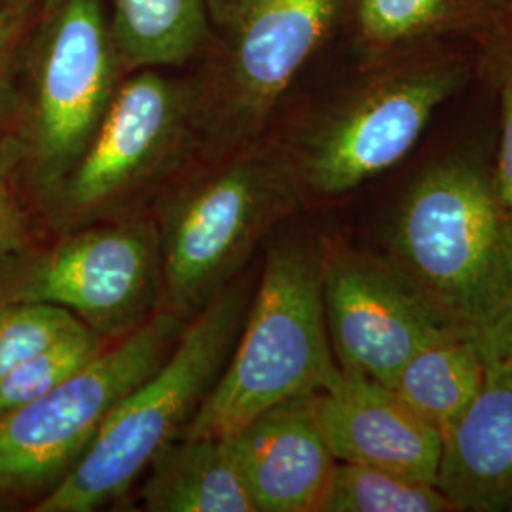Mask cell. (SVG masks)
Instances as JSON below:
<instances>
[{
    "label": "cell",
    "instance_id": "obj_1",
    "mask_svg": "<svg viewBox=\"0 0 512 512\" xmlns=\"http://www.w3.org/2000/svg\"><path fill=\"white\" fill-rule=\"evenodd\" d=\"M385 258L488 368L512 340V213L471 158L427 167L397 205Z\"/></svg>",
    "mask_w": 512,
    "mask_h": 512
},
{
    "label": "cell",
    "instance_id": "obj_2",
    "mask_svg": "<svg viewBox=\"0 0 512 512\" xmlns=\"http://www.w3.org/2000/svg\"><path fill=\"white\" fill-rule=\"evenodd\" d=\"M325 241L287 232L264 258L238 340L181 437H232L275 404L329 387L340 365L323 306Z\"/></svg>",
    "mask_w": 512,
    "mask_h": 512
},
{
    "label": "cell",
    "instance_id": "obj_3",
    "mask_svg": "<svg viewBox=\"0 0 512 512\" xmlns=\"http://www.w3.org/2000/svg\"><path fill=\"white\" fill-rule=\"evenodd\" d=\"M232 279L190 323L145 382L114 408L82 458L38 501L37 512H88L124 494L167 444L183 435L226 365L249 308Z\"/></svg>",
    "mask_w": 512,
    "mask_h": 512
},
{
    "label": "cell",
    "instance_id": "obj_4",
    "mask_svg": "<svg viewBox=\"0 0 512 512\" xmlns=\"http://www.w3.org/2000/svg\"><path fill=\"white\" fill-rule=\"evenodd\" d=\"M285 156L253 154L184 184L156 222L164 308L190 321L230 283L256 245L300 209Z\"/></svg>",
    "mask_w": 512,
    "mask_h": 512
},
{
    "label": "cell",
    "instance_id": "obj_5",
    "mask_svg": "<svg viewBox=\"0 0 512 512\" xmlns=\"http://www.w3.org/2000/svg\"><path fill=\"white\" fill-rule=\"evenodd\" d=\"M469 78L456 54H403L366 78L294 137L285 158L302 192L338 198L399 164Z\"/></svg>",
    "mask_w": 512,
    "mask_h": 512
},
{
    "label": "cell",
    "instance_id": "obj_6",
    "mask_svg": "<svg viewBox=\"0 0 512 512\" xmlns=\"http://www.w3.org/2000/svg\"><path fill=\"white\" fill-rule=\"evenodd\" d=\"M184 327L186 319L162 308L50 393L0 414V492L67 475L114 408L164 363Z\"/></svg>",
    "mask_w": 512,
    "mask_h": 512
},
{
    "label": "cell",
    "instance_id": "obj_7",
    "mask_svg": "<svg viewBox=\"0 0 512 512\" xmlns=\"http://www.w3.org/2000/svg\"><path fill=\"white\" fill-rule=\"evenodd\" d=\"M82 228L37 260L14 300L71 311L99 338H122L164 306L156 222H105Z\"/></svg>",
    "mask_w": 512,
    "mask_h": 512
},
{
    "label": "cell",
    "instance_id": "obj_8",
    "mask_svg": "<svg viewBox=\"0 0 512 512\" xmlns=\"http://www.w3.org/2000/svg\"><path fill=\"white\" fill-rule=\"evenodd\" d=\"M323 306L336 363L387 387L420 349L459 336L385 256L327 241Z\"/></svg>",
    "mask_w": 512,
    "mask_h": 512
},
{
    "label": "cell",
    "instance_id": "obj_9",
    "mask_svg": "<svg viewBox=\"0 0 512 512\" xmlns=\"http://www.w3.org/2000/svg\"><path fill=\"white\" fill-rule=\"evenodd\" d=\"M184 95L145 71L112 93L92 141L57 184L59 217L86 226L109 215L164 164L183 128Z\"/></svg>",
    "mask_w": 512,
    "mask_h": 512
},
{
    "label": "cell",
    "instance_id": "obj_10",
    "mask_svg": "<svg viewBox=\"0 0 512 512\" xmlns=\"http://www.w3.org/2000/svg\"><path fill=\"white\" fill-rule=\"evenodd\" d=\"M114 59L101 0H63L38 61L35 148L48 183L71 171L112 99Z\"/></svg>",
    "mask_w": 512,
    "mask_h": 512
},
{
    "label": "cell",
    "instance_id": "obj_11",
    "mask_svg": "<svg viewBox=\"0 0 512 512\" xmlns=\"http://www.w3.org/2000/svg\"><path fill=\"white\" fill-rule=\"evenodd\" d=\"M342 0H228V65L217 116L234 137L264 124L323 38Z\"/></svg>",
    "mask_w": 512,
    "mask_h": 512
},
{
    "label": "cell",
    "instance_id": "obj_12",
    "mask_svg": "<svg viewBox=\"0 0 512 512\" xmlns=\"http://www.w3.org/2000/svg\"><path fill=\"white\" fill-rule=\"evenodd\" d=\"M313 410L338 461L374 465L437 486L442 435L393 387L340 368L329 387L313 393Z\"/></svg>",
    "mask_w": 512,
    "mask_h": 512
},
{
    "label": "cell",
    "instance_id": "obj_13",
    "mask_svg": "<svg viewBox=\"0 0 512 512\" xmlns=\"http://www.w3.org/2000/svg\"><path fill=\"white\" fill-rule=\"evenodd\" d=\"M256 512H323L338 459L313 393L275 404L228 437Z\"/></svg>",
    "mask_w": 512,
    "mask_h": 512
},
{
    "label": "cell",
    "instance_id": "obj_14",
    "mask_svg": "<svg viewBox=\"0 0 512 512\" xmlns=\"http://www.w3.org/2000/svg\"><path fill=\"white\" fill-rule=\"evenodd\" d=\"M437 488L454 511H507L512 503V376L488 370L475 403L442 439Z\"/></svg>",
    "mask_w": 512,
    "mask_h": 512
},
{
    "label": "cell",
    "instance_id": "obj_15",
    "mask_svg": "<svg viewBox=\"0 0 512 512\" xmlns=\"http://www.w3.org/2000/svg\"><path fill=\"white\" fill-rule=\"evenodd\" d=\"M150 512H256L228 437H179L148 465Z\"/></svg>",
    "mask_w": 512,
    "mask_h": 512
},
{
    "label": "cell",
    "instance_id": "obj_16",
    "mask_svg": "<svg viewBox=\"0 0 512 512\" xmlns=\"http://www.w3.org/2000/svg\"><path fill=\"white\" fill-rule=\"evenodd\" d=\"M486 374L488 365L475 342L450 336L410 357L393 389L444 439L475 403Z\"/></svg>",
    "mask_w": 512,
    "mask_h": 512
},
{
    "label": "cell",
    "instance_id": "obj_17",
    "mask_svg": "<svg viewBox=\"0 0 512 512\" xmlns=\"http://www.w3.org/2000/svg\"><path fill=\"white\" fill-rule=\"evenodd\" d=\"M203 31L205 0H114V37L131 67L183 63Z\"/></svg>",
    "mask_w": 512,
    "mask_h": 512
},
{
    "label": "cell",
    "instance_id": "obj_18",
    "mask_svg": "<svg viewBox=\"0 0 512 512\" xmlns=\"http://www.w3.org/2000/svg\"><path fill=\"white\" fill-rule=\"evenodd\" d=\"M497 0H357V25L370 52L391 54L429 38L492 25Z\"/></svg>",
    "mask_w": 512,
    "mask_h": 512
},
{
    "label": "cell",
    "instance_id": "obj_19",
    "mask_svg": "<svg viewBox=\"0 0 512 512\" xmlns=\"http://www.w3.org/2000/svg\"><path fill=\"white\" fill-rule=\"evenodd\" d=\"M435 484L365 463L338 461L323 512H452Z\"/></svg>",
    "mask_w": 512,
    "mask_h": 512
},
{
    "label": "cell",
    "instance_id": "obj_20",
    "mask_svg": "<svg viewBox=\"0 0 512 512\" xmlns=\"http://www.w3.org/2000/svg\"><path fill=\"white\" fill-rule=\"evenodd\" d=\"M103 348V338L92 330H84L16 366L0 378V414L50 393L88 365Z\"/></svg>",
    "mask_w": 512,
    "mask_h": 512
},
{
    "label": "cell",
    "instance_id": "obj_21",
    "mask_svg": "<svg viewBox=\"0 0 512 512\" xmlns=\"http://www.w3.org/2000/svg\"><path fill=\"white\" fill-rule=\"evenodd\" d=\"M90 330L71 311L46 302H0V378L57 342Z\"/></svg>",
    "mask_w": 512,
    "mask_h": 512
},
{
    "label": "cell",
    "instance_id": "obj_22",
    "mask_svg": "<svg viewBox=\"0 0 512 512\" xmlns=\"http://www.w3.org/2000/svg\"><path fill=\"white\" fill-rule=\"evenodd\" d=\"M501 145L499 160L494 173L495 183L501 192V198L507 203L512 213V80L501 78Z\"/></svg>",
    "mask_w": 512,
    "mask_h": 512
},
{
    "label": "cell",
    "instance_id": "obj_23",
    "mask_svg": "<svg viewBox=\"0 0 512 512\" xmlns=\"http://www.w3.org/2000/svg\"><path fill=\"white\" fill-rule=\"evenodd\" d=\"M490 27H494V57L499 80H512V0H497Z\"/></svg>",
    "mask_w": 512,
    "mask_h": 512
},
{
    "label": "cell",
    "instance_id": "obj_24",
    "mask_svg": "<svg viewBox=\"0 0 512 512\" xmlns=\"http://www.w3.org/2000/svg\"><path fill=\"white\" fill-rule=\"evenodd\" d=\"M10 228H12V213H10V203L6 198V192L0 184V251L6 243V239L10 236Z\"/></svg>",
    "mask_w": 512,
    "mask_h": 512
},
{
    "label": "cell",
    "instance_id": "obj_25",
    "mask_svg": "<svg viewBox=\"0 0 512 512\" xmlns=\"http://www.w3.org/2000/svg\"><path fill=\"white\" fill-rule=\"evenodd\" d=\"M10 33H12V25H10V19L8 14L0 10V69H2V61H4V55L8 50V42H10Z\"/></svg>",
    "mask_w": 512,
    "mask_h": 512
},
{
    "label": "cell",
    "instance_id": "obj_26",
    "mask_svg": "<svg viewBox=\"0 0 512 512\" xmlns=\"http://www.w3.org/2000/svg\"><path fill=\"white\" fill-rule=\"evenodd\" d=\"M492 368H495V370H501V372H505V374L512 376V340L511 344L507 346V349L503 351V355L499 357V361H497L494 366H490L488 370H492Z\"/></svg>",
    "mask_w": 512,
    "mask_h": 512
},
{
    "label": "cell",
    "instance_id": "obj_27",
    "mask_svg": "<svg viewBox=\"0 0 512 512\" xmlns=\"http://www.w3.org/2000/svg\"><path fill=\"white\" fill-rule=\"evenodd\" d=\"M507 511L512 512V503L509 505V509H507Z\"/></svg>",
    "mask_w": 512,
    "mask_h": 512
}]
</instances>
